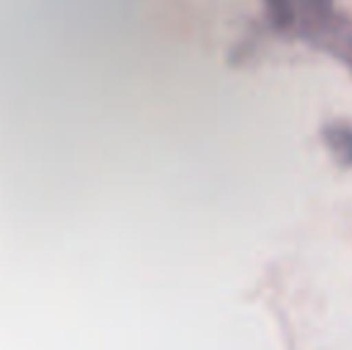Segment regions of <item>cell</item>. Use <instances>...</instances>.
Listing matches in <instances>:
<instances>
[{"label":"cell","mask_w":352,"mask_h":350,"mask_svg":"<svg viewBox=\"0 0 352 350\" xmlns=\"http://www.w3.org/2000/svg\"><path fill=\"white\" fill-rule=\"evenodd\" d=\"M321 140H324L329 154L345 168H352V125L350 122H326L321 127Z\"/></svg>","instance_id":"2"},{"label":"cell","mask_w":352,"mask_h":350,"mask_svg":"<svg viewBox=\"0 0 352 350\" xmlns=\"http://www.w3.org/2000/svg\"><path fill=\"white\" fill-rule=\"evenodd\" d=\"M292 8L302 36L352 67V27L333 12L331 0H292Z\"/></svg>","instance_id":"1"}]
</instances>
